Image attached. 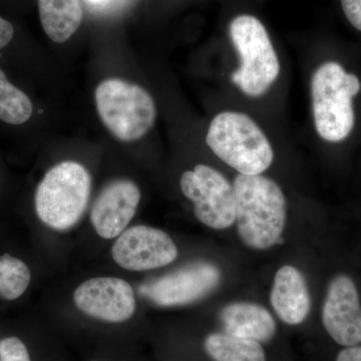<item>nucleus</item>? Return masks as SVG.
I'll list each match as a JSON object with an SVG mask.
<instances>
[{
    "mask_svg": "<svg viewBox=\"0 0 361 361\" xmlns=\"http://www.w3.org/2000/svg\"><path fill=\"white\" fill-rule=\"evenodd\" d=\"M270 301L278 317L286 324L305 322L310 312L311 299L302 273L293 266H282L275 275Z\"/></svg>",
    "mask_w": 361,
    "mask_h": 361,
    "instance_id": "ddd939ff",
    "label": "nucleus"
},
{
    "mask_svg": "<svg viewBox=\"0 0 361 361\" xmlns=\"http://www.w3.org/2000/svg\"><path fill=\"white\" fill-rule=\"evenodd\" d=\"M89 1L94 2V4H96V2L106 1V0H89Z\"/></svg>",
    "mask_w": 361,
    "mask_h": 361,
    "instance_id": "5701e85b",
    "label": "nucleus"
},
{
    "mask_svg": "<svg viewBox=\"0 0 361 361\" xmlns=\"http://www.w3.org/2000/svg\"><path fill=\"white\" fill-rule=\"evenodd\" d=\"M360 90V78L334 61L315 71L311 82L313 116L323 140L341 142L350 134L355 118L353 101Z\"/></svg>",
    "mask_w": 361,
    "mask_h": 361,
    "instance_id": "7ed1b4c3",
    "label": "nucleus"
},
{
    "mask_svg": "<svg viewBox=\"0 0 361 361\" xmlns=\"http://www.w3.org/2000/svg\"><path fill=\"white\" fill-rule=\"evenodd\" d=\"M206 141L214 154L239 174L261 175L274 159L269 140L245 114L223 111L216 116Z\"/></svg>",
    "mask_w": 361,
    "mask_h": 361,
    "instance_id": "f03ea898",
    "label": "nucleus"
},
{
    "mask_svg": "<svg viewBox=\"0 0 361 361\" xmlns=\"http://www.w3.org/2000/svg\"><path fill=\"white\" fill-rule=\"evenodd\" d=\"M336 361H361V346H349L342 349L337 355Z\"/></svg>",
    "mask_w": 361,
    "mask_h": 361,
    "instance_id": "4be33fe9",
    "label": "nucleus"
},
{
    "mask_svg": "<svg viewBox=\"0 0 361 361\" xmlns=\"http://www.w3.org/2000/svg\"><path fill=\"white\" fill-rule=\"evenodd\" d=\"M92 361H97V360H92Z\"/></svg>",
    "mask_w": 361,
    "mask_h": 361,
    "instance_id": "b1692460",
    "label": "nucleus"
},
{
    "mask_svg": "<svg viewBox=\"0 0 361 361\" xmlns=\"http://www.w3.org/2000/svg\"><path fill=\"white\" fill-rule=\"evenodd\" d=\"M233 188L240 238L255 250L274 246L286 224L287 203L282 190L262 175L239 174Z\"/></svg>",
    "mask_w": 361,
    "mask_h": 361,
    "instance_id": "f257e3e1",
    "label": "nucleus"
},
{
    "mask_svg": "<svg viewBox=\"0 0 361 361\" xmlns=\"http://www.w3.org/2000/svg\"><path fill=\"white\" fill-rule=\"evenodd\" d=\"M73 302L85 315L111 323L127 322L137 310L134 289L116 277L87 280L75 289Z\"/></svg>",
    "mask_w": 361,
    "mask_h": 361,
    "instance_id": "1a4fd4ad",
    "label": "nucleus"
},
{
    "mask_svg": "<svg viewBox=\"0 0 361 361\" xmlns=\"http://www.w3.org/2000/svg\"><path fill=\"white\" fill-rule=\"evenodd\" d=\"M341 6L349 23L361 32V0H341Z\"/></svg>",
    "mask_w": 361,
    "mask_h": 361,
    "instance_id": "aec40b11",
    "label": "nucleus"
},
{
    "mask_svg": "<svg viewBox=\"0 0 361 361\" xmlns=\"http://www.w3.org/2000/svg\"><path fill=\"white\" fill-rule=\"evenodd\" d=\"M92 179L77 161H61L45 174L35 192V211L39 220L58 231L73 227L89 204Z\"/></svg>",
    "mask_w": 361,
    "mask_h": 361,
    "instance_id": "20e7f679",
    "label": "nucleus"
},
{
    "mask_svg": "<svg viewBox=\"0 0 361 361\" xmlns=\"http://www.w3.org/2000/svg\"><path fill=\"white\" fill-rule=\"evenodd\" d=\"M40 21L52 42L63 44L70 39L82 20L80 0H37Z\"/></svg>",
    "mask_w": 361,
    "mask_h": 361,
    "instance_id": "2eb2a0df",
    "label": "nucleus"
},
{
    "mask_svg": "<svg viewBox=\"0 0 361 361\" xmlns=\"http://www.w3.org/2000/svg\"><path fill=\"white\" fill-rule=\"evenodd\" d=\"M180 190L192 201L197 219L207 227L225 230L236 221L234 188L219 171L197 165L180 180Z\"/></svg>",
    "mask_w": 361,
    "mask_h": 361,
    "instance_id": "0eeeda50",
    "label": "nucleus"
},
{
    "mask_svg": "<svg viewBox=\"0 0 361 361\" xmlns=\"http://www.w3.org/2000/svg\"><path fill=\"white\" fill-rule=\"evenodd\" d=\"M0 361H32L27 348L18 337L0 341Z\"/></svg>",
    "mask_w": 361,
    "mask_h": 361,
    "instance_id": "6ab92c4d",
    "label": "nucleus"
},
{
    "mask_svg": "<svg viewBox=\"0 0 361 361\" xmlns=\"http://www.w3.org/2000/svg\"><path fill=\"white\" fill-rule=\"evenodd\" d=\"M141 201V191L133 180H116L97 197L90 222L94 231L104 239L120 236L130 224Z\"/></svg>",
    "mask_w": 361,
    "mask_h": 361,
    "instance_id": "f8f14e48",
    "label": "nucleus"
},
{
    "mask_svg": "<svg viewBox=\"0 0 361 361\" xmlns=\"http://www.w3.org/2000/svg\"><path fill=\"white\" fill-rule=\"evenodd\" d=\"M225 334L263 343L276 334V322L269 311L251 302L228 304L220 312Z\"/></svg>",
    "mask_w": 361,
    "mask_h": 361,
    "instance_id": "4468645a",
    "label": "nucleus"
},
{
    "mask_svg": "<svg viewBox=\"0 0 361 361\" xmlns=\"http://www.w3.org/2000/svg\"><path fill=\"white\" fill-rule=\"evenodd\" d=\"M94 99L104 127L120 141L142 139L155 123V102L140 85L109 78L97 85Z\"/></svg>",
    "mask_w": 361,
    "mask_h": 361,
    "instance_id": "39448f33",
    "label": "nucleus"
},
{
    "mask_svg": "<svg viewBox=\"0 0 361 361\" xmlns=\"http://www.w3.org/2000/svg\"><path fill=\"white\" fill-rule=\"evenodd\" d=\"M114 261L126 270L165 267L178 257V248L167 233L146 225L128 228L111 247Z\"/></svg>",
    "mask_w": 361,
    "mask_h": 361,
    "instance_id": "6e6552de",
    "label": "nucleus"
},
{
    "mask_svg": "<svg viewBox=\"0 0 361 361\" xmlns=\"http://www.w3.org/2000/svg\"><path fill=\"white\" fill-rule=\"evenodd\" d=\"M220 280L221 272L215 265L194 263L156 280L145 293L160 306L184 305L208 295Z\"/></svg>",
    "mask_w": 361,
    "mask_h": 361,
    "instance_id": "9b49d317",
    "label": "nucleus"
},
{
    "mask_svg": "<svg viewBox=\"0 0 361 361\" xmlns=\"http://www.w3.org/2000/svg\"><path fill=\"white\" fill-rule=\"evenodd\" d=\"M204 348L214 361H266L261 343L225 332L209 334Z\"/></svg>",
    "mask_w": 361,
    "mask_h": 361,
    "instance_id": "dca6fc26",
    "label": "nucleus"
},
{
    "mask_svg": "<svg viewBox=\"0 0 361 361\" xmlns=\"http://www.w3.org/2000/svg\"><path fill=\"white\" fill-rule=\"evenodd\" d=\"M32 274L30 268L20 259L9 254L0 256V297L16 300L30 286Z\"/></svg>",
    "mask_w": 361,
    "mask_h": 361,
    "instance_id": "a211bd4d",
    "label": "nucleus"
},
{
    "mask_svg": "<svg viewBox=\"0 0 361 361\" xmlns=\"http://www.w3.org/2000/svg\"><path fill=\"white\" fill-rule=\"evenodd\" d=\"M230 35L241 59L232 82L247 96H262L276 82L280 71L279 59L265 26L255 16L243 14L233 20Z\"/></svg>",
    "mask_w": 361,
    "mask_h": 361,
    "instance_id": "423d86ee",
    "label": "nucleus"
},
{
    "mask_svg": "<svg viewBox=\"0 0 361 361\" xmlns=\"http://www.w3.org/2000/svg\"><path fill=\"white\" fill-rule=\"evenodd\" d=\"M14 26L11 21L6 20V18L0 16V49H4L13 39Z\"/></svg>",
    "mask_w": 361,
    "mask_h": 361,
    "instance_id": "412c9836",
    "label": "nucleus"
},
{
    "mask_svg": "<svg viewBox=\"0 0 361 361\" xmlns=\"http://www.w3.org/2000/svg\"><path fill=\"white\" fill-rule=\"evenodd\" d=\"M32 111L30 97L11 85L0 70V120L11 125H23L32 118Z\"/></svg>",
    "mask_w": 361,
    "mask_h": 361,
    "instance_id": "f3484780",
    "label": "nucleus"
},
{
    "mask_svg": "<svg viewBox=\"0 0 361 361\" xmlns=\"http://www.w3.org/2000/svg\"><path fill=\"white\" fill-rule=\"evenodd\" d=\"M322 323L329 336L339 345L361 343V305L355 282L338 275L330 282L322 308Z\"/></svg>",
    "mask_w": 361,
    "mask_h": 361,
    "instance_id": "9d476101",
    "label": "nucleus"
}]
</instances>
